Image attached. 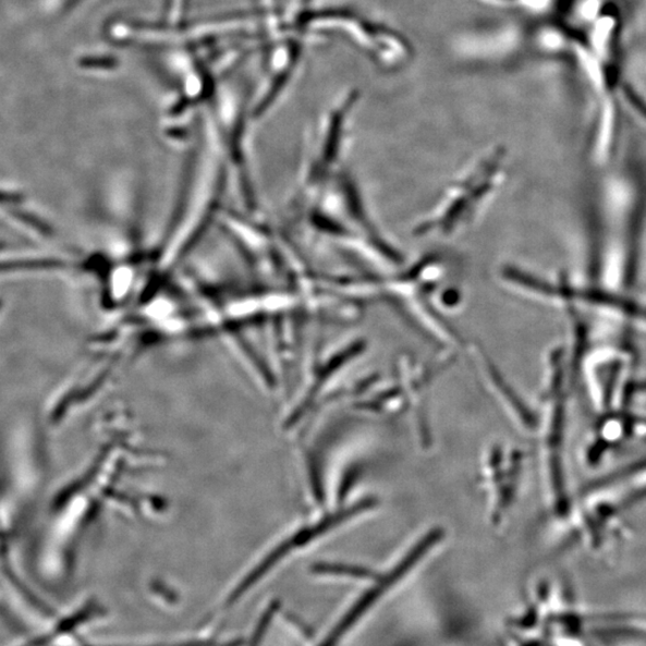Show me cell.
Instances as JSON below:
<instances>
[{"label": "cell", "mask_w": 646, "mask_h": 646, "mask_svg": "<svg viewBox=\"0 0 646 646\" xmlns=\"http://www.w3.org/2000/svg\"><path fill=\"white\" fill-rule=\"evenodd\" d=\"M355 100L356 96L350 95L348 100L341 103L332 113V118L329 119L318 157L315 158L309 173V181L313 186L324 184L322 181L333 172L338 163L341 149H343L345 121Z\"/></svg>", "instance_id": "4"}, {"label": "cell", "mask_w": 646, "mask_h": 646, "mask_svg": "<svg viewBox=\"0 0 646 646\" xmlns=\"http://www.w3.org/2000/svg\"><path fill=\"white\" fill-rule=\"evenodd\" d=\"M377 507V501L373 497L364 498L361 502L353 503L350 507L341 508L328 513L318 520L303 524L294 532H291L287 538L279 541L275 548L265 553L260 559L243 574L228 592L222 602V608L229 609L236 606L243 597H246L253 589L276 570L280 563L294 554L298 550L308 547L318 541L322 536L339 528L352 519L361 516Z\"/></svg>", "instance_id": "2"}, {"label": "cell", "mask_w": 646, "mask_h": 646, "mask_svg": "<svg viewBox=\"0 0 646 646\" xmlns=\"http://www.w3.org/2000/svg\"><path fill=\"white\" fill-rule=\"evenodd\" d=\"M364 350L365 343L363 340L352 341V343L340 349L332 355V357H329L321 365L319 370L315 374L313 385H310L308 392L301 399L300 404L294 411L291 412L290 417L288 418L289 426H295L300 423V419L307 416L309 410L316 404L315 401L318 399L320 390L326 386L325 382L332 379L336 373L343 369L349 362L361 356Z\"/></svg>", "instance_id": "5"}, {"label": "cell", "mask_w": 646, "mask_h": 646, "mask_svg": "<svg viewBox=\"0 0 646 646\" xmlns=\"http://www.w3.org/2000/svg\"><path fill=\"white\" fill-rule=\"evenodd\" d=\"M504 150L486 155L446 194L437 209L414 229L417 236H450L466 227L502 178Z\"/></svg>", "instance_id": "1"}, {"label": "cell", "mask_w": 646, "mask_h": 646, "mask_svg": "<svg viewBox=\"0 0 646 646\" xmlns=\"http://www.w3.org/2000/svg\"><path fill=\"white\" fill-rule=\"evenodd\" d=\"M339 190L348 216L361 229L373 251L390 264L400 265L404 263L400 252L387 242L386 237L381 235L380 231L374 224L356 182L350 176L344 175L339 182Z\"/></svg>", "instance_id": "3"}, {"label": "cell", "mask_w": 646, "mask_h": 646, "mask_svg": "<svg viewBox=\"0 0 646 646\" xmlns=\"http://www.w3.org/2000/svg\"><path fill=\"white\" fill-rule=\"evenodd\" d=\"M308 2H309V0H303V3H308Z\"/></svg>", "instance_id": "6"}]
</instances>
